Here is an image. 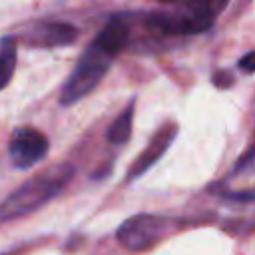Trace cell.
Wrapping results in <instances>:
<instances>
[{
    "mask_svg": "<svg viewBox=\"0 0 255 255\" xmlns=\"http://www.w3.org/2000/svg\"><path fill=\"white\" fill-rule=\"evenodd\" d=\"M78 40V28L60 20H42L26 30V42L40 48L70 46Z\"/></svg>",
    "mask_w": 255,
    "mask_h": 255,
    "instance_id": "7",
    "label": "cell"
},
{
    "mask_svg": "<svg viewBox=\"0 0 255 255\" xmlns=\"http://www.w3.org/2000/svg\"><path fill=\"white\" fill-rule=\"evenodd\" d=\"M237 66H239L241 72L253 74V72H255V50H251V52H247L245 56H241L239 62H237Z\"/></svg>",
    "mask_w": 255,
    "mask_h": 255,
    "instance_id": "12",
    "label": "cell"
},
{
    "mask_svg": "<svg viewBox=\"0 0 255 255\" xmlns=\"http://www.w3.org/2000/svg\"><path fill=\"white\" fill-rule=\"evenodd\" d=\"M114 58H116L114 54H110L104 46H100L96 40H92V44L78 58L76 68L68 76L66 84L62 86L60 104L72 106V104L84 100L86 96H90L100 86V82L104 80L108 70L112 68Z\"/></svg>",
    "mask_w": 255,
    "mask_h": 255,
    "instance_id": "2",
    "label": "cell"
},
{
    "mask_svg": "<svg viewBox=\"0 0 255 255\" xmlns=\"http://www.w3.org/2000/svg\"><path fill=\"white\" fill-rule=\"evenodd\" d=\"M213 84L217 86V88H229L231 84H233V76L229 74V72H225V70H219V72H215L213 74Z\"/></svg>",
    "mask_w": 255,
    "mask_h": 255,
    "instance_id": "13",
    "label": "cell"
},
{
    "mask_svg": "<svg viewBox=\"0 0 255 255\" xmlns=\"http://www.w3.org/2000/svg\"><path fill=\"white\" fill-rule=\"evenodd\" d=\"M161 2H171V4H181L185 10L199 12L211 20H217V16L225 10L229 0H161Z\"/></svg>",
    "mask_w": 255,
    "mask_h": 255,
    "instance_id": "11",
    "label": "cell"
},
{
    "mask_svg": "<svg viewBox=\"0 0 255 255\" xmlns=\"http://www.w3.org/2000/svg\"><path fill=\"white\" fill-rule=\"evenodd\" d=\"M173 221L165 215L137 213L128 217L116 231V239L128 251H147L161 243L171 231Z\"/></svg>",
    "mask_w": 255,
    "mask_h": 255,
    "instance_id": "3",
    "label": "cell"
},
{
    "mask_svg": "<svg viewBox=\"0 0 255 255\" xmlns=\"http://www.w3.org/2000/svg\"><path fill=\"white\" fill-rule=\"evenodd\" d=\"M72 175L74 167L70 163H58L30 177L0 203V223L26 217L50 203L56 195L62 193Z\"/></svg>",
    "mask_w": 255,
    "mask_h": 255,
    "instance_id": "1",
    "label": "cell"
},
{
    "mask_svg": "<svg viewBox=\"0 0 255 255\" xmlns=\"http://www.w3.org/2000/svg\"><path fill=\"white\" fill-rule=\"evenodd\" d=\"M133 110H135V100H129V104L118 114V118L110 124L108 128V141L114 145H124L129 135H131V126H133Z\"/></svg>",
    "mask_w": 255,
    "mask_h": 255,
    "instance_id": "9",
    "label": "cell"
},
{
    "mask_svg": "<svg viewBox=\"0 0 255 255\" xmlns=\"http://www.w3.org/2000/svg\"><path fill=\"white\" fill-rule=\"evenodd\" d=\"M16 62H18V44L12 36H4L0 40V92L12 82Z\"/></svg>",
    "mask_w": 255,
    "mask_h": 255,
    "instance_id": "10",
    "label": "cell"
},
{
    "mask_svg": "<svg viewBox=\"0 0 255 255\" xmlns=\"http://www.w3.org/2000/svg\"><path fill=\"white\" fill-rule=\"evenodd\" d=\"M100 46H104L110 54L118 56L129 42V22L126 16L114 14L108 18V22L104 24V28L100 30V34L94 38Z\"/></svg>",
    "mask_w": 255,
    "mask_h": 255,
    "instance_id": "8",
    "label": "cell"
},
{
    "mask_svg": "<svg viewBox=\"0 0 255 255\" xmlns=\"http://www.w3.org/2000/svg\"><path fill=\"white\" fill-rule=\"evenodd\" d=\"M215 20L199 14V12H179V14H167V12H153L145 16V24L161 34L167 36H191L201 34L213 26Z\"/></svg>",
    "mask_w": 255,
    "mask_h": 255,
    "instance_id": "5",
    "label": "cell"
},
{
    "mask_svg": "<svg viewBox=\"0 0 255 255\" xmlns=\"http://www.w3.org/2000/svg\"><path fill=\"white\" fill-rule=\"evenodd\" d=\"M4 255H16V253H4Z\"/></svg>",
    "mask_w": 255,
    "mask_h": 255,
    "instance_id": "14",
    "label": "cell"
},
{
    "mask_svg": "<svg viewBox=\"0 0 255 255\" xmlns=\"http://www.w3.org/2000/svg\"><path fill=\"white\" fill-rule=\"evenodd\" d=\"M50 149V141L46 137V133H42L36 128H18L8 143V153L12 163L18 169H28L32 165H36L40 159L46 157Z\"/></svg>",
    "mask_w": 255,
    "mask_h": 255,
    "instance_id": "4",
    "label": "cell"
},
{
    "mask_svg": "<svg viewBox=\"0 0 255 255\" xmlns=\"http://www.w3.org/2000/svg\"><path fill=\"white\" fill-rule=\"evenodd\" d=\"M175 135H177V124L175 122H165L163 126H159L157 131L147 141V145L143 147V151L135 157V161L128 169L126 181H133V179L141 177L151 165H155L157 159L167 151V147L171 145V141L175 139Z\"/></svg>",
    "mask_w": 255,
    "mask_h": 255,
    "instance_id": "6",
    "label": "cell"
}]
</instances>
